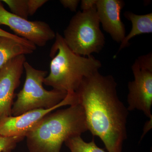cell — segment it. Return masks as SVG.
<instances>
[{"label": "cell", "instance_id": "6da1fadb", "mask_svg": "<svg viewBox=\"0 0 152 152\" xmlns=\"http://www.w3.org/2000/svg\"><path fill=\"white\" fill-rule=\"evenodd\" d=\"M112 75L99 72L85 78L75 92L83 107L88 131L102 140L108 152H122L129 111L118 97Z\"/></svg>", "mask_w": 152, "mask_h": 152}, {"label": "cell", "instance_id": "7a4b0ae2", "mask_svg": "<svg viewBox=\"0 0 152 152\" xmlns=\"http://www.w3.org/2000/svg\"><path fill=\"white\" fill-rule=\"evenodd\" d=\"M87 131L83 109L74 104L44 117L26 136L27 145L30 152H60L68 139Z\"/></svg>", "mask_w": 152, "mask_h": 152}, {"label": "cell", "instance_id": "3957f363", "mask_svg": "<svg viewBox=\"0 0 152 152\" xmlns=\"http://www.w3.org/2000/svg\"><path fill=\"white\" fill-rule=\"evenodd\" d=\"M55 39L50 54V72L44 84L54 89L75 92L85 78L99 72L102 63L92 55L83 56L74 53L59 33H56Z\"/></svg>", "mask_w": 152, "mask_h": 152}, {"label": "cell", "instance_id": "277c9868", "mask_svg": "<svg viewBox=\"0 0 152 152\" xmlns=\"http://www.w3.org/2000/svg\"><path fill=\"white\" fill-rule=\"evenodd\" d=\"M26 78L23 89L17 95L13 104L12 116H16L37 109H50L58 105L67 95L64 91H48L43 84L48 72L37 69L25 62Z\"/></svg>", "mask_w": 152, "mask_h": 152}, {"label": "cell", "instance_id": "5b68a950", "mask_svg": "<svg viewBox=\"0 0 152 152\" xmlns=\"http://www.w3.org/2000/svg\"><path fill=\"white\" fill-rule=\"evenodd\" d=\"M100 23L96 7L79 11L64 31L63 37L66 43L73 52L83 56L99 53L105 42Z\"/></svg>", "mask_w": 152, "mask_h": 152}, {"label": "cell", "instance_id": "8992f818", "mask_svg": "<svg viewBox=\"0 0 152 152\" xmlns=\"http://www.w3.org/2000/svg\"><path fill=\"white\" fill-rule=\"evenodd\" d=\"M132 69L134 78L128 84V111H141L152 120V53L139 57Z\"/></svg>", "mask_w": 152, "mask_h": 152}, {"label": "cell", "instance_id": "52a82bcc", "mask_svg": "<svg viewBox=\"0 0 152 152\" xmlns=\"http://www.w3.org/2000/svg\"><path fill=\"white\" fill-rule=\"evenodd\" d=\"M0 25L8 26L16 34L36 46H45L54 39L56 33L46 22L28 20L7 10L0 1Z\"/></svg>", "mask_w": 152, "mask_h": 152}, {"label": "cell", "instance_id": "ba28073f", "mask_svg": "<svg viewBox=\"0 0 152 152\" xmlns=\"http://www.w3.org/2000/svg\"><path fill=\"white\" fill-rule=\"evenodd\" d=\"M77 103L75 93H69L58 105L52 108L37 109L16 116L7 117L0 121V135L26 137L28 133L48 114L63 106Z\"/></svg>", "mask_w": 152, "mask_h": 152}, {"label": "cell", "instance_id": "9c48e42d", "mask_svg": "<svg viewBox=\"0 0 152 152\" xmlns=\"http://www.w3.org/2000/svg\"><path fill=\"white\" fill-rule=\"evenodd\" d=\"M26 61L25 55H20L0 68V121L12 116L15 91L20 83Z\"/></svg>", "mask_w": 152, "mask_h": 152}, {"label": "cell", "instance_id": "30bf717a", "mask_svg": "<svg viewBox=\"0 0 152 152\" xmlns=\"http://www.w3.org/2000/svg\"><path fill=\"white\" fill-rule=\"evenodd\" d=\"M125 6L122 0H96V10L104 31L114 41L121 43L126 37L125 25L121 19V11Z\"/></svg>", "mask_w": 152, "mask_h": 152}, {"label": "cell", "instance_id": "8fae6325", "mask_svg": "<svg viewBox=\"0 0 152 152\" xmlns=\"http://www.w3.org/2000/svg\"><path fill=\"white\" fill-rule=\"evenodd\" d=\"M124 16L126 19L132 22V27L131 31L121 43L118 51L128 46L129 41L132 38L139 35L152 33V13L145 15H137L131 12H125ZM116 54V55H117Z\"/></svg>", "mask_w": 152, "mask_h": 152}, {"label": "cell", "instance_id": "7c38bea8", "mask_svg": "<svg viewBox=\"0 0 152 152\" xmlns=\"http://www.w3.org/2000/svg\"><path fill=\"white\" fill-rule=\"evenodd\" d=\"M35 50L14 39L0 36V68L15 57L32 53Z\"/></svg>", "mask_w": 152, "mask_h": 152}, {"label": "cell", "instance_id": "4fadbf2b", "mask_svg": "<svg viewBox=\"0 0 152 152\" xmlns=\"http://www.w3.org/2000/svg\"><path fill=\"white\" fill-rule=\"evenodd\" d=\"M64 143L71 152H106L96 145L94 138L86 142L81 136H77L68 139Z\"/></svg>", "mask_w": 152, "mask_h": 152}, {"label": "cell", "instance_id": "5bb4252c", "mask_svg": "<svg viewBox=\"0 0 152 152\" xmlns=\"http://www.w3.org/2000/svg\"><path fill=\"white\" fill-rule=\"evenodd\" d=\"M10 9L11 12L15 15L28 20L29 16L27 0H3Z\"/></svg>", "mask_w": 152, "mask_h": 152}, {"label": "cell", "instance_id": "9a60e30c", "mask_svg": "<svg viewBox=\"0 0 152 152\" xmlns=\"http://www.w3.org/2000/svg\"><path fill=\"white\" fill-rule=\"evenodd\" d=\"M24 137H5L0 135V152H11Z\"/></svg>", "mask_w": 152, "mask_h": 152}, {"label": "cell", "instance_id": "2e32d148", "mask_svg": "<svg viewBox=\"0 0 152 152\" xmlns=\"http://www.w3.org/2000/svg\"><path fill=\"white\" fill-rule=\"evenodd\" d=\"M0 36L7 37L14 39L20 42L21 43L24 44V45H26L28 47H31V48L35 49L37 48V46L36 45L32 43L31 42H29L28 41L25 39L23 38L20 37L18 36H17V35L13 34H11V33L8 32L2 29L1 28H0Z\"/></svg>", "mask_w": 152, "mask_h": 152}, {"label": "cell", "instance_id": "e0dca14e", "mask_svg": "<svg viewBox=\"0 0 152 152\" xmlns=\"http://www.w3.org/2000/svg\"><path fill=\"white\" fill-rule=\"evenodd\" d=\"M48 0H27L29 16H32L39 8L48 2Z\"/></svg>", "mask_w": 152, "mask_h": 152}, {"label": "cell", "instance_id": "ac0fdd59", "mask_svg": "<svg viewBox=\"0 0 152 152\" xmlns=\"http://www.w3.org/2000/svg\"><path fill=\"white\" fill-rule=\"evenodd\" d=\"M80 1L79 0H61L60 3L65 8L69 9L72 12H76Z\"/></svg>", "mask_w": 152, "mask_h": 152}, {"label": "cell", "instance_id": "d6986e66", "mask_svg": "<svg viewBox=\"0 0 152 152\" xmlns=\"http://www.w3.org/2000/svg\"><path fill=\"white\" fill-rule=\"evenodd\" d=\"M96 0H83L81 2V7L83 11L91 10L96 7Z\"/></svg>", "mask_w": 152, "mask_h": 152}]
</instances>
